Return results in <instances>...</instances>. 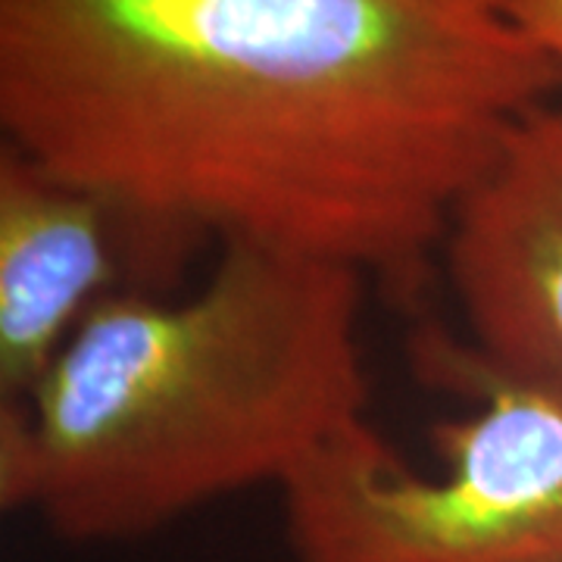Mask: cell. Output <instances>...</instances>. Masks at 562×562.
Masks as SVG:
<instances>
[{"label":"cell","instance_id":"obj_1","mask_svg":"<svg viewBox=\"0 0 562 562\" xmlns=\"http://www.w3.org/2000/svg\"><path fill=\"white\" fill-rule=\"evenodd\" d=\"M562 88L522 0H0L3 144L122 238L413 279Z\"/></svg>","mask_w":562,"mask_h":562},{"label":"cell","instance_id":"obj_2","mask_svg":"<svg viewBox=\"0 0 562 562\" xmlns=\"http://www.w3.org/2000/svg\"><path fill=\"white\" fill-rule=\"evenodd\" d=\"M362 281L225 244L184 301L103 297L41 384L0 403V506L69 543H120L260 484L279 491L366 419Z\"/></svg>","mask_w":562,"mask_h":562},{"label":"cell","instance_id":"obj_3","mask_svg":"<svg viewBox=\"0 0 562 562\" xmlns=\"http://www.w3.org/2000/svg\"><path fill=\"white\" fill-rule=\"evenodd\" d=\"M422 353L469 416L431 431L438 472L350 422L281 484L294 562H562V397L494 379L453 344Z\"/></svg>","mask_w":562,"mask_h":562},{"label":"cell","instance_id":"obj_4","mask_svg":"<svg viewBox=\"0 0 562 562\" xmlns=\"http://www.w3.org/2000/svg\"><path fill=\"white\" fill-rule=\"evenodd\" d=\"M469 341L453 350L503 382L562 397V103L509 128L441 241Z\"/></svg>","mask_w":562,"mask_h":562},{"label":"cell","instance_id":"obj_5","mask_svg":"<svg viewBox=\"0 0 562 562\" xmlns=\"http://www.w3.org/2000/svg\"><path fill=\"white\" fill-rule=\"evenodd\" d=\"M122 228L113 210L0 147V401H25L113 291Z\"/></svg>","mask_w":562,"mask_h":562},{"label":"cell","instance_id":"obj_6","mask_svg":"<svg viewBox=\"0 0 562 562\" xmlns=\"http://www.w3.org/2000/svg\"><path fill=\"white\" fill-rule=\"evenodd\" d=\"M522 20L531 35L562 63V0H522Z\"/></svg>","mask_w":562,"mask_h":562}]
</instances>
